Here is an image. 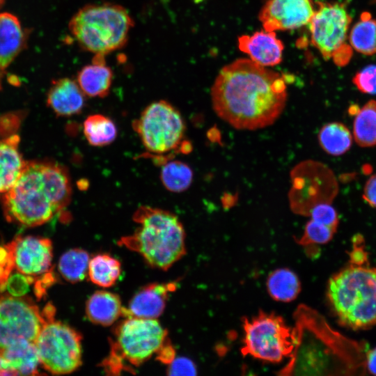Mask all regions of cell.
<instances>
[{
	"label": "cell",
	"instance_id": "6da1fadb",
	"mask_svg": "<svg viewBox=\"0 0 376 376\" xmlns=\"http://www.w3.org/2000/svg\"><path fill=\"white\" fill-rule=\"evenodd\" d=\"M287 96L283 76L244 58L224 66L211 88L216 114L240 130L274 124L284 110Z\"/></svg>",
	"mask_w": 376,
	"mask_h": 376
},
{
	"label": "cell",
	"instance_id": "7a4b0ae2",
	"mask_svg": "<svg viewBox=\"0 0 376 376\" xmlns=\"http://www.w3.org/2000/svg\"><path fill=\"white\" fill-rule=\"evenodd\" d=\"M72 186L67 169L47 161H26L13 185L3 196L7 220L23 226H40L70 203Z\"/></svg>",
	"mask_w": 376,
	"mask_h": 376
},
{
	"label": "cell",
	"instance_id": "3957f363",
	"mask_svg": "<svg viewBox=\"0 0 376 376\" xmlns=\"http://www.w3.org/2000/svg\"><path fill=\"white\" fill-rule=\"evenodd\" d=\"M295 345L279 375H333L352 368V343L334 331L317 311L299 305L293 314Z\"/></svg>",
	"mask_w": 376,
	"mask_h": 376
},
{
	"label": "cell",
	"instance_id": "277c9868",
	"mask_svg": "<svg viewBox=\"0 0 376 376\" xmlns=\"http://www.w3.org/2000/svg\"><path fill=\"white\" fill-rule=\"evenodd\" d=\"M133 220L138 226L118 244L139 253L150 266L167 270L185 254V229L175 214L142 205Z\"/></svg>",
	"mask_w": 376,
	"mask_h": 376
},
{
	"label": "cell",
	"instance_id": "5b68a950",
	"mask_svg": "<svg viewBox=\"0 0 376 376\" xmlns=\"http://www.w3.org/2000/svg\"><path fill=\"white\" fill-rule=\"evenodd\" d=\"M327 294L341 325L359 330L376 324V268L351 263L330 278Z\"/></svg>",
	"mask_w": 376,
	"mask_h": 376
},
{
	"label": "cell",
	"instance_id": "8992f818",
	"mask_svg": "<svg viewBox=\"0 0 376 376\" xmlns=\"http://www.w3.org/2000/svg\"><path fill=\"white\" fill-rule=\"evenodd\" d=\"M134 22L122 6L88 4L75 13L69 29L79 47L95 54H104L123 47Z\"/></svg>",
	"mask_w": 376,
	"mask_h": 376
},
{
	"label": "cell",
	"instance_id": "52a82bcc",
	"mask_svg": "<svg viewBox=\"0 0 376 376\" xmlns=\"http://www.w3.org/2000/svg\"><path fill=\"white\" fill-rule=\"evenodd\" d=\"M167 339V331L156 319L126 317L115 327L109 354L101 366L112 375L133 372L155 355Z\"/></svg>",
	"mask_w": 376,
	"mask_h": 376
},
{
	"label": "cell",
	"instance_id": "ba28073f",
	"mask_svg": "<svg viewBox=\"0 0 376 376\" xmlns=\"http://www.w3.org/2000/svg\"><path fill=\"white\" fill-rule=\"evenodd\" d=\"M142 144L156 162L164 155L182 152L186 125L180 112L166 100L148 105L132 123Z\"/></svg>",
	"mask_w": 376,
	"mask_h": 376
},
{
	"label": "cell",
	"instance_id": "9c48e42d",
	"mask_svg": "<svg viewBox=\"0 0 376 376\" xmlns=\"http://www.w3.org/2000/svg\"><path fill=\"white\" fill-rule=\"evenodd\" d=\"M244 336L241 352L243 356L279 363L289 357L295 345L294 329L283 318L274 313L260 311L243 320Z\"/></svg>",
	"mask_w": 376,
	"mask_h": 376
},
{
	"label": "cell",
	"instance_id": "30bf717a",
	"mask_svg": "<svg viewBox=\"0 0 376 376\" xmlns=\"http://www.w3.org/2000/svg\"><path fill=\"white\" fill-rule=\"evenodd\" d=\"M54 316L48 318L35 343L40 363L52 374H68L82 363V337Z\"/></svg>",
	"mask_w": 376,
	"mask_h": 376
},
{
	"label": "cell",
	"instance_id": "8fae6325",
	"mask_svg": "<svg viewBox=\"0 0 376 376\" xmlns=\"http://www.w3.org/2000/svg\"><path fill=\"white\" fill-rule=\"evenodd\" d=\"M49 306L45 313L27 298L0 297V352L23 343H36L47 321L54 315Z\"/></svg>",
	"mask_w": 376,
	"mask_h": 376
},
{
	"label": "cell",
	"instance_id": "7c38bea8",
	"mask_svg": "<svg viewBox=\"0 0 376 376\" xmlns=\"http://www.w3.org/2000/svg\"><path fill=\"white\" fill-rule=\"evenodd\" d=\"M351 17L339 3H318L310 24L311 42L326 59L342 65L349 59L345 40Z\"/></svg>",
	"mask_w": 376,
	"mask_h": 376
},
{
	"label": "cell",
	"instance_id": "4fadbf2b",
	"mask_svg": "<svg viewBox=\"0 0 376 376\" xmlns=\"http://www.w3.org/2000/svg\"><path fill=\"white\" fill-rule=\"evenodd\" d=\"M7 247L13 267L29 276H39L50 270L52 244L50 240L34 236H17Z\"/></svg>",
	"mask_w": 376,
	"mask_h": 376
},
{
	"label": "cell",
	"instance_id": "5bb4252c",
	"mask_svg": "<svg viewBox=\"0 0 376 376\" xmlns=\"http://www.w3.org/2000/svg\"><path fill=\"white\" fill-rule=\"evenodd\" d=\"M314 12L312 0H268L259 19L266 31L291 30L308 24Z\"/></svg>",
	"mask_w": 376,
	"mask_h": 376
},
{
	"label": "cell",
	"instance_id": "9a60e30c",
	"mask_svg": "<svg viewBox=\"0 0 376 376\" xmlns=\"http://www.w3.org/2000/svg\"><path fill=\"white\" fill-rule=\"evenodd\" d=\"M177 288L175 282L152 283L141 288L124 308V317L156 319L164 311L169 294Z\"/></svg>",
	"mask_w": 376,
	"mask_h": 376
},
{
	"label": "cell",
	"instance_id": "2e32d148",
	"mask_svg": "<svg viewBox=\"0 0 376 376\" xmlns=\"http://www.w3.org/2000/svg\"><path fill=\"white\" fill-rule=\"evenodd\" d=\"M239 49L262 66H273L282 60L283 45L274 31H258L238 38Z\"/></svg>",
	"mask_w": 376,
	"mask_h": 376
},
{
	"label": "cell",
	"instance_id": "e0dca14e",
	"mask_svg": "<svg viewBox=\"0 0 376 376\" xmlns=\"http://www.w3.org/2000/svg\"><path fill=\"white\" fill-rule=\"evenodd\" d=\"M85 97L77 81L64 77L52 82L47 93V103L57 116H72L82 111Z\"/></svg>",
	"mask_w": 376,
	"mask_h": 376
},
{
	"label": "cell",
	"instance_id": "ac0fdd59",
	"mask_svg": "<svg viewBox=\"0 0 376 376\" xmlns=\"http://www.w3.org/2000/svg\"><path fill=\"white\" fill-rule=\"evenodd\" d=\"M26 35L19 19L0 13V88L6 70L25 46Z\"/></svg>",
	"mask_w": 376,
	"mask_h": 376
},
{
	"label": "cell",
	"instance_id": "d6986e66",
	"mask_svg": "<svg viewBox=\"0 0 376 376\" xmlns=\"http://www.w3.org/2000/svg\"><path fill=\"white\" fill-rule=\"evenodd\" d=\"M105 55L95 54L93 63L84 66L77 74V83L86 96L104 97L110 92L113 72L106 65Z\"/></svg>",
	"mask_w": 376,
	"mask_h": 376
},
{
	"label": "cell",
	"instance_id": "ffe728a7",
	"mask_svg": "<svg viewBox=\"0 0 376 376\" xmlns=\"http://www.w3.org/2000/svg\"><path fill=\"white\" fill-rule=\"evenodd\" d=\"M19 142L17 135L0 141V196L13 186L24 166Z\"/></svg>",
	"mask_w": 376,
	"mask_h": 376
},
{
	"label": "cell",
	"instance_id": "44dd1931",
	"mask_svg": "<svg viewBox=\"0 0 376 376\" xmlns=\"http://www.w3.org/2000/svg\"><path fill=\"white\" fill-rule=\"evenodd\" d=\"M124 308L118 295L104 290L95 292L86 304V313L94 324L109 326L123 315Z\"/></svg>",
	"mask_w": 376,
	"mask_h": 376
},
{
	"label": "cell",
	"instance_id": "7402d4cb",
	"mask_svg": "<svg viewBox=\"0 0 376 376\" xmlns=\"http://www.w3.org/2000/svg\"><path fill=\"white\" fill-rule=\"evenodd\" d=\"M0 357L17 375L38 374L40 360L33 343H23L8 347L0 352Z\"/></svg>",
	"mask_w": 376,
	"mask_h": 376
},
{
	"label": "cell",
	"instance_id": "603a6c76",
	"mask_svg": "<svg viewBox=\"0 0 376 376\" xmlns=\"http://www.w3.org/2000/svg\"><path fill=\"white\" fill-rule=\"evenodd\" d=\"M318 139L321 148L327 153L338 156L345 153L352 143V134L342 123L331 122L320 129Z\"/></svg>",
	"mask_w": 376,
	"mask_h": 376
},
{
	"label": "cell",
	"instance_id": "cb8c5ba5",
	"mask_svg": "<svg viewBox=\"0 0 376 376\" xmlns=\"http://www.w3.org/2000/svg\"><path fill=\"white\" fill-rule=\"evenodd\" d=\"M269 295L275 300L289 302L294 300L301 290L298 276L292 271L282 268L273 271L267 280Z\"/></svg>",
	"mask_w": 376,
	"mask_h": 376
},
{
	"label": "cell",
	"instance_id": "d4e9b609",
	"mask_svg": "<svg viewBox=\"0 0 376 376\" xmlns=\"http://www.w3.org/2000/svg\"><path fill=\"white\" fill-rule=\"evenodd\" d=\"M120 273V263L109 254H97L90 259L88 276L97 286L109 288L113 285Z\"/></svg>",
	"mask_w": 376,
	"mask_h": 376
},
{
	"label": "cell",
	"instance_id": "484cf974",
	"mask_svg": "<svg viewBox=\"0 0 376 376\" xmlns=\"http://www.w3.org/2000/svg\"><path fill=\"white\" fill-rule=\"evenodd\" d=\"M83 131L88 143L96 147L111 143L118 132L113 121L100 113L88 116L83 123Z\"/></svg>",
	"mask_w": 376,
	"mask_h": 376
},
{
	"label": "cell",
	"instance_id": "4316f807",
	"mask_svg": "<svg viewBox=\"0 0 376 376\" xmlns=\"http://www.w3.org/2000/svg\"><path fill=\"white\" fill-rule=\"evenodd\" d=\"M353 138L361 147L376 146V101L365 104L355 115Z\"/></svg>",
	"mask_w": 376,
	"mask_h": 376
},
{
	"label": "cell",
	"instance_id": "83f0119b",
	"mask_svg": "<svg viewBox=\"0 0 376 376\" xmlns=\"http://www.w3.org/2000/svg\"><path fill=\"white\" fill-rule=\"evenodd\" d=\"M193 177L192 169L182 161L169 159L162 164L160 179L163 186L171 192L186 191L191 186Z\"/></svg>",
	"mask_w": 376,
	"mask_h": 376
},
{
	"label": "cell",
	"instance_id": "f1b7e54d",
	"mask_svg": "<svg viewBox=\"0 0 376 376\" xmlns=\"http://www.w3.org/2000/svg\"><path fill=\"white\" fill-rule=\"evenodd\" d=\"M90 256L81 249H72L64 253L58 262L61 276L70 283L82 281L88 276Z\"/></svg>",
	"mask_w": 376,
	"mask_h": 376
},
{
	"label": "cell",
	"instance_id": "f546056e",
	"mask_svg": "<svg viewBox=\"0 0 376 376\" xmlns=\"http://www.w3.org/2000/svg\"><path fill=\"white\" fill-rule=\"evenodd\" d=\"M350 43L357 52L366 55L376 53V20L368 14L363 15L360 21L351 29Z\"/></svg>",
	"mask_w": 376,
	"mask_h": 376
},
{
	"label": "cell",
	"instance_id": "4dcf8cb0",
	"mask_svg": "<svg viewBox=\"0 0 376 376\" xmlns=\"http://www.w3.org/2000/svg\"><path fill=\"white\" fill-rule=\"evenodd\" d=\"M336 231L333 228L311 219L306 223L303 235L297 242L302 246L326 244L332 239Z\"/></svg>",
	"mask_w": 376,
	"mask_h": 376
},
{
	"label": "cell",
	"instance_id": "1f68e13d",
	"mask_svg": "<svg viewBox=\"0 0 376 376\" xmlns=\"http://www.w3.org/2000/svg\"><path fill=\"white\" fill-rule=\"evenodd\" d=\"M311 219L337 229L339 219L334 207L330 203H320L315 205L309 212Z\"/></svg>",
	"mask_w": 376,
	"mask_h": 376
},
{
	"label": "cell",
	"instance_id": "d6a6232c",
	"mask_svg": "<svg viewBox=\"0 0 376 376\" xmlns=\"http://www.w3.org/2000/svg\"><path fill=\"white\" fill-rule=\"evenodd\" d=\"M352 81L361 92L376 95V65L364 68L356 74Z\"/></svg>",
	"mask_w": 376,
	"mask_h": 376
},
{
	"label": "cell",
	"instance_id": "836d02e7",
	"mask_svg": "<svg viewBox=\"0 0 376 376\" xmlns=\"http://www.w3.org/2000/svg\"><path fill=\"white\" fill-rule=\"evenodd\" d=\"M194 363L186 357L175 358L169 364L167 374L169 375H194L196 374Z\"/></svg>",
	"mask_w": 376,
	"mask_h": 376
},
{
	"label": "cell",
	"instance_id": "e575fe53",
	"mask_svg": "<svg viewBox=\"0 0 376 376\" xmlns=\"http://www.w3.org/2000/svg\"><path fill=\"white\" fill-rule=\"evenodd\" d=\"M33 281V277L26 276L19 272L11 275L6 283V286L10 293L14 296H22L27 292L29 285Z\"/></svg>",
	"mask_w": 376,
	"mask_h": 376
},
{
	"label": "cell",
	"instance_id": "d590c367",
	"mask_svg": "<svg viewBox=\"0 0 376 376\" xmlns=\"http://www.w3.org/2000/svg\"><path fill=\"white\" fill-rule=\"evenodd\" d=\"M363 198L369 205L376 208V174L371 175L366 181Z\"/></svg>",
	"mask_w": 376,
	"mask_h": 376
},
{
	"label": "cell",
	"instance_id": "8d00e7d4",
	"mask_svg": "<svg viewBox=\"0 0 376 376\" xmlns=\"http://www.w3.org/2000/svg\"><path fill=\"white\" fill-rule=\"evenodd\" d=\"M155 356L158 361L167 365L175 358V349L169 338L164 343Z\"/></svg>",
	"mask_w": 376,
	"mask_h": 376
},
{
	"label": "cell",
	"instance_id": "74e56055",
	"mask_svg": "<svg viewBox=\"0 0 376 376\" xmlns=\"http://www.w3.org/2000/svg\"><path fill=\"white\" fill-rule=\"evenodd\" d=\"M366 365L368 371L376 375V347L367 352Z\"/></svg>",
	"mask_w": 376,
	"mask_h": 376
},
{
	"label": "cell",
	"instance_id": "f35d334b",
	"mask_svg": "<svg viewBox=\"0 0 376 376\" xmlns=\"http://www.w3.org/2000/svg\"><path fill=\"white\" fill-rule=\"evenodd\" d=\"M0 375H16L8 363L0 357Z\"/></svg>",
	"mask_w": 376,
	"mask_h": 376
},
{
	"label": "cell",
	"instance_id": "ab89813d",
	"mask_svg": "<svg viewBox=\"0 0 376 376\" xmlns=\"http://www.w3.org/2000/svg\"><path fill=\"white\" fill-rule=\"evenodd\" d=\"M196 2H198V1H203V0H194Z\"/></svg>",
	"mask_w": 376,
	"mask_h": 376
}]
</instances>
